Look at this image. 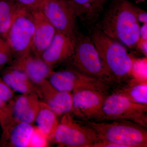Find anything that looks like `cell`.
Returning <instances> with one entry per match:
<instances>
[{
    "label": "cell",
    "mask_w": 147,
    "mask_h": 147,
    "mask_svg": "<svg viewBox=\"0 0 147 147\" xmlns=\"http://www.w3.org/2000/svg\"><path fill=\"white\" fill-rule=\"evenodd\" d=\"M14 92L7 85L2 78L0 77V98L11 103L14 99Z\"/></svg>",
    "instance_id": "cell-25"
},
{
    "label": "cell",
    "mask_w": 147,
    "mask_h": 147,
    "mask_svg": "<svg viewBox=\"0 0 147 147\" xmlns=\"http://www.w3.org/2000/svg\"><path fill=\"white\" fill-rule=\"evenodd\" d=\"M72 113L82 121L103 120L102 107L107 96L105 92L92 89H79L71 92Z\"/></svg>",
    "instance_id": "cell-9"
},
{
    "label": "cell",
    "mask_w": 147,
    "mask_h": 147,
    "mask_svg": "<svg viewBox=\"0 0 147 147\" xmlns=\"http://www.w3.org/2000/svg\"><path fill=\"white\" fill-rule=\"evenodd\" d=\"M31 11L34 18L35 24L31 52L35 56L40 57L51 42L57 30L40 9Z\"/></svg>",
    "instance_id": "cell-12"
},
{
    "label": "cell",
    "mask_w": 147,
    "mask_h": 147,
    "mask_svg": "<svg viewBox=\"0 0 147 147\" xmlns=\"http://www.w3.org/2000/svg\"><path fill=\"white\" fill-rule=\"evenodd\" d=\"M140 38L141 40H147V24H144L140 27L139 30Z\"/></svg>",
    "instance_id": "cell-29"
},
{
    "label": "cell",
    "mask_w": 147,
    "mask_h": 147,
    "mask_svg": "<svg viewBox=\"0 0 147 147\" xmlns=\"http://www.w3.org/2000/svg\"><path fill=\"white\" fill-rule=\"evenodd\" d=\"M10 64L12 67L24 71L37 87L47 80L53 71V67L31 52L22 57L13 59Z\"/></svg>",
    "instance_id": "cell-10"
},
{
    "label": "cell",
    "mask_w": 147,
    "mask_h": 147,
    "mask_svg": "<svg viewBox=\"0 0 147 147\" xmlns=\"http://www.w3.org/2000/svg\"><path fill=\"white\" fill-rule=\"evenodd\" d=\"M40 10L57 30L68 38L74 46L79 10L68 0H46Z\"/></svg>",
    "instance_id": "cell-7"
},
{
    "label": "cell",
    "mask_w": 147,
    "mask_h": 147,
    "mask_svg": "<svg viewBox=\"0 0 147 147\" xmlns=\"http://www.w3.org/2000/svg\"><path fill=\"white\" fill-rule=\"evenodd\" d=\"M77 8L82 20L90 24L96 22L104 7L110 0H68ZM112 1V0H111Z\"/></svg>",
    "instance_id": "cell-17"
},
{
    "label": "cell",
    "mask_w": 147,
    "mask_h": 147,
    "mask_svg": "<svg viewBox=\"0 0 147 147\" xmlns=\"http://www.w3.org/2000/svg\"><path fill=\"white\" fill-rule=\"evenodd\" d=\"M13 121L11 103L0 98V125L4 130Z\"/></svg>",
    "instance_id": "cell-21"
},
{
    "label": "cell",
    "mask_w": 147,
    "mask_h": 147,
    "mask_svg": "<svg viewBox=\"0 0 147 147\" xmlns=\"http://www.w3.org/2000/svg\"><path fill=\"white\" fill-rule=\"evenodd\" d=\"M34 128L32 124L13 120L3 131V140L7 146L28 147Z\"/></svg>",
    "instance_id": "cell-15"
},
{
    "label": "cell",
    "mask_w": 147,
    "mask_h": 147,
    "mask_svg": "<svg viewBox=\"0 0 147 147\" xmlns=\"http://www.w3.org/2000/svg\"><path fill=\"white\" fill-rule=\"evenodd\" d=\"M52 141L60 147H92L99 140L90 127L67 113L62 117Z\"/></svg>",
    "instance_id": "cell-4"
},
{
    "label": "cell",
    "mask_w": 147,
    "mask_h": 147,
    "mask_svg": "<svg viewBox=\"0 0 147 147\" xmlns=\"http://www.w3.org/2000/svg\"><path fill=\"white\" fill-rule=\"evenodd\" d=\"M34 30L31 11L23 8L13 20L5 38L13 52V59L30 53Z\"/></svg>",
    "instance_id": "cell-8"
},
{
    "label": "cell",
    "mask_w": 147,
    "mask_h": 147,
    "mask_svg": "<svg viewBox=\"0 0 147 147\" xmlns=\"http://www.w3.org/2000/svg\"><path fill=\"white\" fill-rule=\"evenodd\" d=\"M21 6L27 10L40 9L46 0H15Z\"/></svg>",
    "instance_id": "cell-26"
},
{
    "label": "cell",
    "mask_w": 147,
    "mask_h": 147,
    "mask_svg": "<svg viewBox=\"0 0 147 147\" xmlns=\"http://www.w3.org/2000/svg\"><path fill=\"white\" fill-rule=\"evenodd\" d=\"M140 52L147 57V40L139 39L137 46Z\"/></svg>",
    "instance_id": "cell-28"
},
{
    "label": "cell",
    "mask_w": 147,
    "mask_h": 147,
    "mask_svg": "<svg viewBox=\"0 0 147 147\" xmlns=\"http://www.w3.org/2000/svg\"><path fill=\"white\" fill-rule=\"evenodd\" d=\"M131 77L132 79L147 80V57L142 59L134 58Z\"/></svg>",
    "instance_id": "cell-22"
},
{
    "label": "cell",
    "mask_w": 147,
    "mask_h": 147,
    "mask_svg": "<svg viewBox=\"0 0 147 147\" xmlns=\"http://www.w3.org/2000/svg\"><path fill=\"white\" fill-rule=\"evenodd\" d=\"M124 88L117 92L132 102L147 105V81L131 79Z\"/></svg>",
    "instance_id": "cell-20"
},
{
    "label": "cell",
    "mask_w": 147,
    "mask_h": 147,
    "mask_svg": "<svg viewBox=\"0 0 147 147\" xmlns=\"http://www.w3.org/2000/svg\"><path fill=\"white\" fill-rule=\"evenodd\" d=\"M136 5L127 0H112L96 28L106 36L132 48L140 38Z\"/></svg>",
    "instance_id": "cell-1"
},
{
    "label": "cell",
    "mask_w": 147,
    "mask_h": 147,
    "mask_svg": "<svg viewBox=\"0 0 147 147\" xmlns=\"http://www.w3.org/2000/svg\"><path fill=\"white\" fill-rule=\"evenodd\" d=\"M2 78L13 92L21 94H36L40 98L38 87L30 80L24 71L10 65L3 71Z\"/></svg>",
    "instance_id": "cell-16"
},
{
    "label": "cell",
    "mask_w": 147,
    "mask_h": 147,
    "mask_svg": "<svg viewBox=\"0 0 147 147\" xmlns=\"http://www.w3.org/2000/svg\"><path fill=\"white\" fill-rule=\"evenodd\" d=\"M49 142L50 141L45 134L36 126H34L28 147H47L49 146Z\"/></svg>",
    "instance_id": "cell-24"
},
{
    "label": "cell",
    "mask_w": 147,
    "mask_h": 147,
    "mask_svg": "<svg viewBox=\"0 0 147 147\" xmlns=\"http://www.w3.org/2000/svg\"><path fill=\"white\" fill-rule=\"evenodd\" d=\"M135 13L137 20L139 22L143 24H147V13L146 11L143 10L136 6L135 7Z\"/></svg>",
    "instance_id": "cell-27"
},
{
    "label": "cell",
    "mask_w": 147,
    "mask_h": 147,
    "mask_svg": "<svg viewBox=\"0 0 147 147\" xmlns=\"http://www.w3.org/2000/svg\"><path fill=\"white\" fill-rule=\"evenodd\" d=\"M36 94H21L11 102L13 120L32 124L39 111L40 100Z\"/></svg>",
    "instance_id": "cell-14"
},
{
    "label": "cell",
    "mask_w": 147,
    "mask_h": 147,
    "mask_svg": "<svg viewBox=\"0 0 147 147\" xmlns=\"http://www.w3.org/2000/svg\"><path fill=\"white\" fill-rule=\"evenodd\" d=\"M102 112L104 120L129 121L147 127V105L132 102L119 93L106 96Z\"/></svg>",
    "instance_id": "cell-6"
},
{
    "label": "cell",
    "mask_w": 147,
    "mask_h": 147,
    "mask_svg": "<svg viewBox=\"0 0 147 147\" xmlns=\"http://www.w3.org/2000/svg\"><path fill=\"white\" fill-rule=\"evenodd\" d=\"M134 1H135L136 3H138L144 2L146 0H134Z\"/></svg>",
    "instance_id": "cell-30"
},
{
    "label": "cell",
    "mask_w": 147,
    "mask_h": 147,
    "mask_svg": "<svg viewBox=\"0 0 147 147\" xmlns=\"http://www.w3.org/2000/svg\"><path fill=\"white\" fill-rule=\"evenodd\" d=\"M72 63L77 70L87 76L110 83L95 46L88 37L77 32L74 43Z\"/></svg>",
    "instance_id": "cell-5"
},
{
    "label": "cell",
    "mask_w": 147,
    "mask_h": 147,
    "mask_svg": "<svg viewBox=\"0 0 147 147\" xmlns=\"http://www.w3.org/2000/svg\"><path fill=\"white\" fill-rule=\"evenodd\" d=\"M74 53V46L71 40L57 30L51 42L40 57L53 67L54 65L71 57Z\"/></svg>",
    "instance_id": "cell-13"
},
{
    "label": "cell",
    "mask_w": 147,
    "mask_h": 147,
    "mask_svg": "<svg viewBox=\"0 0 147 147\" xmlns=\"http://www.w3.org/2000/svg\"><path fill=\"white\" fill-rule=\"evenodd\" d=\"M23 8L15 0H0V36L4 39L14 18Z\"/></svg>",
    "instance_id": "cell-19"
},
{
    "label": "cell",
    "mask_w": 147,
    "mask_h": 147,
    "mask_svg": "<svg viewBox=\"0 0 147 147\" xmlns=\"http://www.w3.org/2000/svg\"><path fill=\"white\" fill-rule=\"evenodd\" d=\"M57 116L45 102L40 100L39 111L34 122L36 126L49 141H52L54 133L59 124Z\"/></svg>",
    "instance_id": "cell-18"
},
{
    "label": "cell",
    "mask_w": 147,
    "mask_h": 147,
    "mask_svg": "<svg viewBox=\"0 0 147 147\" xmlns=\"http://www.w3.org/2000/svg\"><path fill=\"white\" fill-rule=\"evenodd\" d=\"M91 40L110 82L119 84L132 79L134 57L129 54L123 45L96 28L92 32Z\"/></svg>",
    "instance_id": "cell-2"
},
{
    "label": "cell",
    "mask_w": 147,
    "mask_h": 147,
    "mask_svg": "<svg viewBox=\"0 0 147 147\" xmlns=\"http://www.w3.org/2000/svg\"><path fill=\"white\" fill-rule=\"evenodd\" d=\"M38 87L40 98L57 117L71 113L72 96L71 92L61 91L55 88L47 79Z\"/></svg>",
    "instance_id": "cell-11"
},
{
    "label": "cell",
    "mask_w": 147,
    "mask_h": 147,
    "mask_svg": "<svg viewBox=\"0 0 147 147\" xmlns=\"http://www.w3.org/2000/svg\"><path fill=\"white\" fill-rule=\"evenodd\" d=\"M14 56L11 48L5 39L0 36V68L10 64Z\"/></svg>",
    "instance_id": "cell-23"
},
{
    "label": "cell",
    "mask_w": 147,
    "mask_h": 147,
    "mask_svg": "<svg viewBox=\"0 0 147 147\" xmlns=\"http://www.w3.org/2000/svg\"><path fill=\"white\" fill-rule=\"evenodd\" d=\"M93 130L99 141L122 147L147 146V131L144 127L129 121L111 122L82 121Z\"/></svg>",
    "instance_id": "cell-3"
}]
</instances>
